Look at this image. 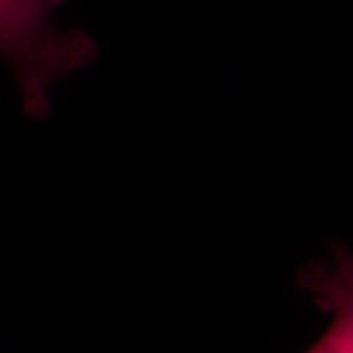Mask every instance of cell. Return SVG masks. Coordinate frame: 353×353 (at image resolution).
<instances>
[{
  "label": "cell",
  "instance_id": "cell-1",
  "mask_svg": "<svg viewBox=\"0 0 353 353\" xmlns=\"http://www.w3.org/2000/svg\"><path fill=\"white\" fill-rule=\"evenodd\" d=\"M65 0H0V59L12 70L30 120L50 117V88L99 56L83 30L61 32L51 15Z\"/></svg>",
  "mask_w": 353,
  "mask_h": 353
},
{
  "label": "cell",
  "instance_id": "cell-2",
  "mask_svg": "<svg viewBox=\"0 0 353 353\" xmlns=\"http://www.w3.org/2000/svg\"><path fill=\"white\" fill-rule=\"evenodd\" d=\"M298 285L330 316L327 327L304 353H353V250L332 245L327 260L299 268Z\"/></svg>",
  "mask_w": 353,
  "mask_h": 353
}]
</instances>
